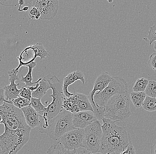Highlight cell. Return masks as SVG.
Here are the masks:
<instances>
[{"instance_id": "6da1fadb", "label": "cell", "mask_w": 156, "mask_h": 154, "mask_svg": "<svg viewBox=\"0 0 156 154\" xmlns=\"http://www.w3.org/2000/svg\"><path fill=\"white\" fill-rule=\"evenodd\" d=\"M0 115L5 127L0 135V154H17L29 141L32 129L21 109L12 103L4 102L0 106Z\"/></svg>"}, {"instance_id": "7a4b0ae2", "label": "cell", "mask_w": 156, "mask_h": 154, "mask_svg": "<svg viewBox=\"0 0 156 154\" xmlns=\"http://www.w3.org/2000/svg\"><path fill=\"white\" fill-rule=\"evenodd\" d=\"M102 137L99 152L120 154L131 142L130 134L125 126H119L116 121L102 118Z\"/></svg>"}, {"instance_id": "3957f363", "label": "cell", "mask_w": 156, "mask_h": 154, "mask_svg": "<svg viewBox=\"0 0 156 154\" xmlns=\"http://www.w3.org/2000/svg\"><path fill=\"white\" fill-rule=\"evenodd\" d=\"M45 78L48 81L52 89V101L45 108L44 111L40 115L41 125L46 124L48 121L55 117L63 111V82L59 80L55 75L48 74Z\"/></svg>"}, {"instance_id": "277c9868", "label": "cell", "mask_w": 156, "mask_h": 154, "mask_svg": "<svg viewBox=\"0 0 156 154\" xmlns=\"http://www.w3.org/2000/svg\"><path fill=\"white\" fill-rule=\"evenodd\" d=\"M77 128L73 124V113L63 109L46 124L40 125L39 132L47 134L55 141H57L65 133Z\"/></svg>"}, {"instance_id": "5b68a950", "label": "cell", "mask_w": 156, "mask_h": 154, "mask_svg": "<svg viewBox=\"0 0 156 154\" xmlns=\"http://www.w3.org/2000/svg\"><path fill=\"white\" fill-rule=\"evenodd\" d=\"M129 92L113 96L105 106V118L115 121H124L131 115Z\"/></svg>"}, {"instance_id": "8992f818", "label": "cell", "mask_w": 156, "mask_h": 154, "mask_svg": "<svg viewBox=\"0 0 156 154\" xmlns=\"http://www.w3.org/2000/svg\"><path fill=\"white\" fill-rule=\"evenodd\" d=\"M128 92L127 82L122 77L112 76L108 86L102 92L94 94V100L95 103L101 107H105L110 98L118 94Z\"/></svg>"}, {"instance_id": "52a82bcc", "label": "cell", "mask_w": 156, "mask_h": 154, "mask_svg": "<svg viewBox=\"0 0 156 154\" xmlns=\"http://www.w3.org/2000/svg\"><path fill=\"white\" fill-rule=\"evenodd\" d=\"M101 126L97 120L84 129L83 147L94 154L99 152L100 150L102 133Z\"/></svg>"}, {"instance_id": "ba28073f", "label": "cell", "mask_w": 156, "mask_h": 154, "mask_svg": "<svg viewBox=\"0 0 156 154\" xmlns=\"http://www.w3.org/2000/svg\"><path fill=\"white\" fill-rule=\"evenodd\" d=\"M63 108L74 113L83 111L93 112V109L88 96L85 94L75 92L73 96L63 97Z\"/></svg>"}, {"instance_id": "9c48e42d", "label": "cell", "mask_w": 156, "mask_h": 154, "mask_svg": "<svg viewBox=\"0 0 156 154\" xmlns=\"http://www.w3.org/2000/svg\"><path fill=\"white\" fill-rule=\"evenodd\" d=\"M40 11L41 20L53 19L58 13L59 9L58 0H33V6Z\"/></svg>"}, {"instance_id": "30bf717a", "label": "cell", "mask_w": 156, "mask_h": 154, "mask_svg": "<svg viewBox=\"0 0 156 154\" xmlns=\"http://www.w3.org/2000/svg\"><path fill=\"white\" fill-rule=\"evenodd\" d=\"M84 129L77 128L68 131L62 136L59 141L63 147L69 150H73L83 147Z\"/></svg>"}, {"instance_id": "8fae6325", "label": "cell", "mask_w": 156, "mask_h": 154, "mask_svg": "<svg viewBox=\"0 0 156 154\" xmlns=\"http://www.w3.org/2000/svg\"><path fill=\"white\" fill-rule=\"evenodd\" d=\"M18 72L19 71L16 70L15 69L9 70L8 72V74L9 76V81L10 84L4 87L5 99L7 101H10L13 99L20 97V90L17 88V86H19L20 83H15V81L19 80V77L18 76Z\"/></svg>"}, {"instance_id": "7c38bea8", "label": "cell", "mask_w": 156, "mask_h": 154, "mask_svg": "<svg viewBox=\"0 0 156 154\" xmlns=\"http://www.w3.org/2000/svg\"><path fill=\"white\" fill-rule=\"evenodd\" d=\"M112 76L107 72L101 73L98 76L94 82L93 89L87 96L93 108L96 107V104L94 100V94L97 92H101L108 86L112 79Z\"/></svg>"}, {"instance_id": "4fadbf2b", "label": "cell", "mask_w": 156, "mask_h": 154, "mask_svg": "<svg viewBox=\"0 0 156 154\" xmlns=\"http://www.w3.org/2000/svg\"><path fill=\"white\" fill-rule=\"evenodd\" d=\"M97 120L91 111H83L73 113V124L76 128L85 129Z\"/></svg>"}, {"instance_id": "5bb4252c", "label": "cell", "mask_w": 156, "mask_h": 154, "mask_svg": "<svg viewBox=\"0 0 156 154\" xmlns=\"http://www.w3.org/2000/svg\"><path fill=\"white\" fill-rule=\"evenodd\" d=\"M47 154H94L84 148L73 150H69L65 148L61 142L55 141L51 145L48 151Z\"/></svg>"}, {"instance_id": "9a60e30c", "label": "cell", "mask_w": 156, "mask_h": 154, "mask_svg": "<svg viewBox=\"0 0 156 154\" xmlns=\"http://www.w3.org/2000/svg\"><path fill=\"white\" fill-rule=\"evenodd\" d=\"M78 80H80L83 85L85 82L84 75L83 73L80 70L71 73L64 78L63 81V94L65 96L69 97L73 96V93L68 92V87Z\"/></svg>"}, {"instance_id": "2e32d148", "label": "cell", "mask_w": 156, "mask_h": 154, "mask_svg": "<svg viewBox=\"0 0 156 154\" xmlns=\"http://www.w3.org/2000/svg\"><path fill=\"white\" fill-rule=\"evenodd\" d=\"M21 109L24 114L26 123L31 129H34L40 126V115L33 107L28 106L22 108Z\"/></svg>"}, {"instance_id": "e0dca14e", "label": "cell", "mask_w": 156, "mask_h": 154, "mask_svg": "<svg viewBox=\"0 0 156 154\" xmlns=\"http://www.w3.org/2000/svg\"><path fill=\"white\" fill-rule=\"evenodd\" d=\"M37 57L36 51L33 45L26 48L21 52L19 57H17L19 61V65L18 67L15 69L16 70L19 71L20 67H24L27 65L35 61V59Z\"/></svg>"}, {"instance_id": "ac0fdd59", "label": "cell", "mask_w": 156, "mask_h": 154, "mask_svg": "<svg viewBox=\"0 0 156 154\" xmlns=\"http://www.w3.org/2000/svg\"><path fill=\"white\" fill-rule=\"evenodd\" d=\"M39 87L37 90L33 92L32 97L33 98L41 99L46 95L49 89H51L48 81L44 77L39 82Z\"/></svg>"}, {"instance_id": "d6986e66", "label": "cell", "mask_w": 156, "mask_h": 154, "mask_svg": "<svg viewBox=\"0 0 156 154\" xmlns=\"http://www.w3.org/2000/svg\"><path fill=\"white\" fill-rule=\"evenodd\" d=\"M36 66H37V63L34 61L24 66V67L29 68V71H28L27 75L25 77H24L22 75H21V79H20V82L25 83V85L24 87H32L34 84H37L42 79V78H40L37 82H32L33 80V77H32V72H33V69L36 67Z\"/></svg>"}, {"instance_id": "ffe728a7", "label": "cell", "mask_w": 156, "mask_h": 154, "mask_svg": "<svg viewBox=\"0 0 156 154\" xmlns=\"http://www.w3.org/2000/svg\"><path fill=\"white\" fill-rule=\"evenodd\" d=\"M146 96L145 92H133L130 93V100L135 108H139L142 107Z\"/></svg>"}, {"instance_id": "44dd1931", "label": "cell", "mask_w": 156, "mask_h": 154, "mask_svg": "<svg viewBox=\"0 0 156 154\" xmlns=\"http://www.w3.org/2000/svg\"><path fill=\"white\" fill-rule=\"evenodd\" d=\"M33 46L36 51L37 57H40L41 60H43L46 58H48L50 56L48 52L45 49L42 43H37L33 45Z\"/></svg>"}, {"instance_id": "7402d4cb", "label": "cell", "mask_w": 156, "mask_h": 154, "mask_svg": "<svg viewBox=\"0 0 156 154\" xmlns=\"http://www.w3.org/2000/svg\"><path fill=\"white\" fill-rule=\"evenodd\" d=\"M39 82L36 84L35 87H22L20 89V96L23 97L24 99H27L31 101V98H32V94L33 92L35 90H37L39 87Z\"/></svg>"}, {"instance_id": "603a6c76", "label": "cell", "mask_w": 156, "mask_h": 154, "mask_svg": "<svg viewBox=\"0 0 156 154\" xmlns=\"http://www.w3.org/2000/svg\"><path fill=\"white\" fill-rule=\"evenodd\" d=\"M142 107L145 110L149 112L156 111V98L146 96Z\"/></svg>"}, {"instance_id": "cb8c5ba5", "label": "cell", "mask_w": 156, "mask_h": 154, "mask_svg": "<svg viewBox=\"0 0 156 154\" xmlns=\"http://www.w3.org/2000/svg\"><path fill=\"white\" fill-rule=\"evenodd\" d=\"M149 81L144 77H141L136 80L133 90L134 92H145Z\"/></svg>"}, {"instance_id": "d4e9b609", "label": "cell", "mask_w": 156, "mask_h": 154, "mask_svg": "<svg viewBox=\"0 0 156 154\" xmlns=\"http://www.w3.org/2000/svg\"><path fill=\"white\" fill-rule=\"evenodd\" d=\"M29 106H31L35 110L39 115L41 114L44 111L46 107L42 103L41 99H37L32 97Z\"/></svg>"}, {"instance_id": "484cf974", "label": "cell", "mask_w": 156, "mask_h": 154, "mask_svg": "<svg viewBox=\"0 0 156 154\" xmlns=\"http://www.w3.org/2000/svg\"><path fill=\"white\" fill-rule=\"evenodd\" d=\"M145 92L148 96L156 98V81L154 80L149 81Z\"/></svg>"}, {"instance_id": "4316f807", "label": "cell", "mask_w": 156, "mask_h": 154, "mask_svg": "<svg viewBox=\"0 0 156 154\" xmlns=\"http://www.w3.org/2000/svg\"><path fill=\"white\" fill-rule=\"evenodd\" d=\"M10 101L12 102V104L14 105L16 107L20 109L24 107L29 106L30 103V101L21 97L13 99Z\"/></svg>"}, {"instance_id": "83f0119b", "label": "cell", "mask_w": 156, "mask_h": 154, "mask_svg": "<svg viewBox=\"0 0 156 154\" xmlns=\"http://www.w3.org/2000/svg\"><path fill=\"white\" fill-rule=\"evenodd\" d=\"M96 104V107L93 108V113L98 120H102L105 118V107H101Z\"/></svg>"}, {"instance_id": "f1b7e54d", "label": "cell", "mask_w": 156, "mask_h": 154, "mask_svg": "<svg viewBox=\"0 0 156 154\" xmlns=\"http://www.w3.org/2000/svg\"><path fill=\"white\" fill-rule=\"evenodd\" d=\"M147 38L149 40L150 46L156 41V22L150 28V30L148 31Z\"/></svg>"}, {"instance_id": "f546056e", "label": "cell", "mask_w": 156, "mask_h": 154, "mask_svg": "<svg viewBox=\"0 0 156 154\" xmlns=\"http://www.w3.org/2000/svg\"><path fill=\"white\" fill-rule=\"evenodd\" d=\"M29 15L30 19L35 20L40 19L41 13L37 8L35 7L32 6L29 10Z\"/></svg>"}, {"instance_id": "4dcf8cb0", "label": "cell", "mask_w": 156, "mask_h": 154, "mask_svg": "<svg viewBox=\"0 0 156 154\" xmlns=\"http://www.w3.org/2000/svg\"><path fill=\"white\" fill-rule=\"evenodd\" d=\"M148 65L156 73V52L151 55L149 60Z\"/></svg>"}, {"instance_id": "1f68e13d", "label": "cell", "mask_w": 156, "mask_h": 154, "mask_svg": "<svg viewBox=\"0 0 156 154\" xmlns=\"http://www.w3.org/2000/svg\"><path fill=\"white\" fill-rule=\"evenodd\" d=\"M120 154H136V150L132 141Z\"/></svg>"}, {"instance_id": "d6a6232c", "label": "cell", "mask_w": 156, "mask_h": 154, "mask_svg": "<svg viewBox=\"0 0 156 154\" xmlns=\"http://www.w3.org/2000/svg\"><path fill=\"white\" fill-rule=\"evenodd\" d=\"M16 0H0V4L2 6H15V2ZM21 0H18V3ZM24 2L25 1H28L29 2L30 1L33 0H24Z\"/></svg>"}, {"instance_id": "836d02e7", "label": "cell", "mask_w": 156, "mask_h": 154, "mask_svg": "<svg viewBox=\"0 0 156 154\" xmlns=\"http://www.w3.org/2000/svg\"><path fill=\"white\" fill-rule=\"evenodd\" d=\"M4 102L9 103H12L11 101H7L5 99L4 89L0 87V106L2 105Z\"/></svg>"}, {"instance_id": "e575fe53", "label": "cell", "mask_w": 156, "mask_h": 154, "mask_svg": "<svg viewBox=\"0 0 156 154\" xmlns=\"http://www.w3.org/2000/svg\"><path fill=\"white\" fill-rule=\"evenodd\" d=\"M151 154H156V140L151 148Z\"/></svg>"}, {"instance_id": "d590c367", "label": "cell", "mask_w": 156, "mask_h": 154, "mask_svg": "<svg viewBox=\"0 0 156 154\" xmlns=\"http://www.w3.org/2000/svg\"><path fill=\"white\" fill-rule=\"evenodd\" d=\"M29 7L28 6H24L22 9L20 11H26L28 10L29 9Z\"/></svg>"}, {"instance_id": "8d00e7d4", "label": "cell", "mask_w": 156, "mask_h": 154, "mask_svg": "<svg viewBox=\"0 0 156 154\" xmlns=\"http://www.w3.org/2000/svg\"><path fill=\"white\" fill-rule=\"evenodd\" d=\"M154 49L156 52V41L154 42Z\"/></svg>"}, {"instance_id": "74e56055", "label": "cell", "mask_w": 156, "mask_h": 154, "mask_svg": "<svg viewBox=\"0 0 156 154\" xmlns=\"http://www.w3.org/2000/svg\"><path fill=\"white\" fill-rule=\"evenodd\" d=\"M107 1H108V2L110 3L113 2V0H107Z\"/></svg>"}, {"instance_id": "f35d334b", "label": "cell", "mask_w": 156, "mask_h": 154, "mask_svg": "<svg viewBox=\"0 0 156 154\" xmlns=\"http://www.w3.org/2000/svg\"><path fill=\"white\" fill-rule=\"evenodd\" d=\"M2 116H1V115H0V124L1 123V122H2Z\"/></svg>"}, {"instance_id": "ab89813d", "label": "cell", "mask_w": 156, "mask_h": 154, "mask_svg": "<svg viewBox=\"0 0 156 154\" xmlns=\"http://www.w3.org/2000/svg\"><path fill=\"white\" fill-rule=\"evenodd\" d=\"M94 154H102V153H101L100 152H98L97 153H95Z\"/></svg>"}]
</instances>
